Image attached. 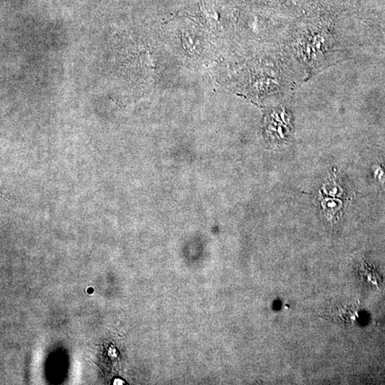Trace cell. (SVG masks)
I'll return each instance as SVG.
<instances>
[{"mask_svg":"<svg viewBox=\"0 0 385 385\" xmlns=\"http://www.w3.org/2000/svg\"><path fill=\"white\" fill-rule=\"evenodd\" d=\"M321 207L324 217L331 224H334L342 214L343 202L338 198H325L321 202Z\"/></svg>","mask_w":385,"mask_h":385,"instance_id":"1","label":"cell"},{"mask_svg":"<svg viewBox=\"0 0 385 385\" xmlns=\"http://www.w3.org/2000/svg\"><path fill=\"white\" fill-rule=\"evenodd\" d=\"M357 314L356 311L354 309V306L351 307L347 306L346 308H340L339 309L334 310L332 313V318L336 321L343 322V323H353L355 320V315Z\"/></svg>","mask_w":385,"mask_h":385,"instance_id":"2","label":"cell"},{"mask_svg":"<svg viewBox=\"0 0 385 385\" xmlns=\"http://www.w3.org/2000/svg\"><path fill=\"white\" fill-rule=\"evenodd\" d=\"M324 192L332 197H341L343 195V189L339 182H337V177L330 179V181L324 185Z\"/></svg>","mask_w":385,"mask_h":385,"instance_id":"3","label":"cell"},{"mask_svg":"<svg viewBox=\"0 0 385 385\" xmlns=\"http://www.w3.org/2000/svg\"><path fill=\"white\" fill-rule=\"evenodd\" d=\"M366 276H367V280L374 285V286L379 287L381 285V278L378 275L377 273H375V271H372V269L368 270V271H365Z\"/></svg>","mask_w":385,"mask_h":385,"instance_id":"4","label":"cell"},{"mask_svg":"<svg viewBox=\"0 0 385 385\" xmlns=\"http://www.w3.org/2000/svg\"><path fill=\"white\" fill-rule=\"evenodd\" d=\"M374 177L376 180L381 185L385 184V174L383 172V169L379 166L376 167L374 169Z\"/></svg>","mask_w":385,"mask_h":385,"instance_id":"5","label":"cell"}]
</instances>
